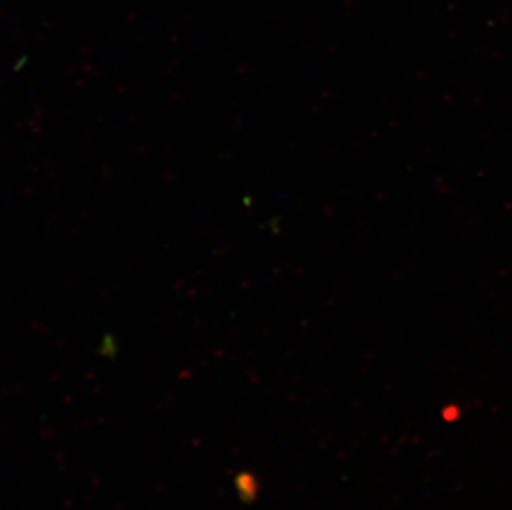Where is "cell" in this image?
I'll return each instance as SVG.
<instances>
[]
</instances>
